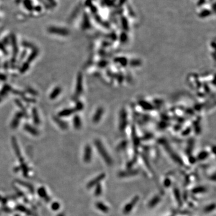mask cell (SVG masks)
<instances>
[{"label":"cell","instance_id":"1","mask_svg":"<svg viewBox=\"0 0 216 216\" xmlns=\"http://www.w3.org/2000/svg\"><path fill=\"white\" fill-rule=\"evenodd\" d=\"M95 146L97 147L98 151H99L100 154L102 156V158L103 159V160L106 162L107 164L110 166L112 164V161L111 158L110 157V156L108 155V153H107L105 149L104 148L103 146L102 145V144L99 142V141H97L95 142Z\"/></svg>","mask_w":216,"mask_h":216},{"label":"cell","instance_id":"2","mask_svg":"<svg viewBox=\"0 0 216 216\" xmlns=\"http://www.w3.org/2000/svg\"><path fill=\"white\" fill-rule=\"evenodd\" d=\"M48 31L50 33H52L54 34H57L59 36H66L69 35V30L66 28H62L56 27H51L48 28Z\"/></svg>","mask_w":216,"mask_h":216},{"label":"cell","instance_id":"3","mask_svg":"<svg viewBox=\"0 0 216 216\" xmlns=\"http://www.w3.org/2000/svg\"><path fill=\"white\" fill-rule=\"evenodd\" d=\"M139 199V196H135V197L133 198L132 200H131L129 203H127V204L126 205V207H124V210H123V213L127 214H128L129 213H130L131 210H132V209L133 208V207H135L136 204L137 202H138Z\"/></svg>","mask_w":216,"mask_h":216},{"label":"cell","instance_id":"4","mask_svg":"<svg viewBox=\"0 0 216 216\" xmlns=\"http://www.w3.org/2000/svg\"><path fill=\"white\" fill-rule=\"evenodd\" d=\"M105 177H106V175H105V174H104V173L100 174V175L99 176H97L96 178H95L94 179L91 180V181H90V182H88V184L87 185V188H88V189H90V188L92 187H94V185H97L98 184L100 183V181H102V180L105 178Z\"/></svg>","mask_w":216,"mask_h":216},{"label":"cell","instance_id":"5","mask_svg":"<svg viewBox=\"0 0 216 216\" xmlns=\"http://www.w3.org/2000/svg\"><path fill=\"white\" fill-rule=\"evenodd\" d=\"M12 145H13V147L14 148V151H15V153H16V156H17V157L19 158V160H20V162H21V163H23V160L21 157L20 149H19V146H18V142H17V141H16V138H12Z\"/></svg>","mask_w":216,"mask_h":216},{"label":"cell","instance_id":"6","mask_svg":"<svg viewBox=\"0 0 216 216\" xmlns=\"http://www.w3.org/2000/svg\"><path fill=\"white\" fill-rule=\"evenodd\" d=\"M91 157H92V149L89 145L85 146V151H84V160L86 163H88L91 161Z\"/></svg>","mask_w":216,"mask_h":216},{"label":"cell","instance_id":"7","mask_svg":"<svg viewBox=\"0 0 216 216\" xmlns=\"http://www.w3.org/2000/svg\"><path fill=\"white\" fill-rule=\"evenodd\" d=\"M38 194L41 198L44 199L46 202H49L51 200V199L47 194L46 191L44 187H40L38 190Z\"/></svg>","mask_w":216,"mask_h":216},{"label":"cell","instance_id":"8","mask_svg":"<svg viewBox=\"0 0 216 216\" xmlns=\"http://www.w3.org/2000/svg\"><path fill=\"white\" fill-rule=\"evenodd\" d=\"M82 91V76L81 74H79L77 77L76 94L79 95L81 93Z\"/></svg>","mask_w":216,"mask_h":216},{"label":"cell","instance_id":"9","mask_svg":"<svg viewBox=\"0 0 216 216\" xmlns=\"http://www.w3.org/2000/svg\"><path fill=\"white\" fill-rule=\"evenodd\" d=\"M24 128L27 132L30 133V134H31L33 136H37L38 134V131L35 128H34L33 127H32L29 124H26L24 126Z\"/></svg>","mask_w":216,"mask_h":216},{"label":"cell","instance_id":"10","mask_svg":"<svg viewBox=\"0 0 216 216\" xmlns=\"http://www.w3.org/2000/svg\"><path fill=\"white\" fill-rule=\"evenodd\" d=\"M23 113L21 112H18L16 114V117L15 118L13 119V121L12 123V126L13 128H16V127L18 126V124H19V122L20 121V119L22 117Z\"/></svg>","mask_w":216,"mask_h":216},{"label":"cell","instance_id":"11","mask_svg":"<svg viewBox=\"0 0 216 216\" xmlns=\"http://www.w3.org/2000/svg\"><path fill=\"white\" fill-rule=\"evenodd\" d=\"M95 207L100 211L103 212L105 213H107L109 212V208H108V207L102 202H97L95 203Z\"/></svg>","mask_w":216,"mask_h":216},{"label":"cell","instance_id":"12","mask_svg":"<svg viewBox=\"0 0 216 216\" xmlns=\"http://www.w3.org/2000/svg\"><path fill=\"white\" fill-rule=\"evenodd\" d=\"M139 174V171L138 170H132V171H128L127 172H124L120 174V176L121 177H127L129 176L136 175Z\"/></svg>","mask_w":216,"mask_h":216},{"label":"cell","instance_id":"13","mask_svg":"<svg viewBox=\"0 0 216 216\" xmlns=\"http://www.w3.org/2000/svg\"><path fill=\"white\" fill-rule=\"evenodd\" d=\"M73 112H74V110L72 109H66L61 111L59 113L58 115L61 117H69V116H70V115H72L73 113Z\"/></svg>","mask_w":216,"mask_h":216},{"label":"cell","instance_id":"14","mask_svg":"<svg viewBox=\"0 0 216 216\" xmlns=\"http://www.w3.org/2000/svg\"><path fill=\"white\" fill-rule=\"evenodd\" d=\"M61 92V88L60 87H56L55 89L54 90V91H52V93L50 95V98L51 99H55V98L57 97L59 95V94Z\"/></svg>","mask_w":216,"mask_h":216},{"label":"cell","instance_id":"15","mask_svg":"<svg viewBox=\"0 0 216 216\" xmlns=\"http://www.w3.org/2000/svg\"><path fill=\"white\" fill-rule=\"evenodd\" d=\"M160 201V196H156L154 198L151 200V201L149 202L148 203V207L149 208H153L154 207L157 203H159V202Z\"/></svg>","mask_w":216,"mask_h":216},{"label":"cell","instance_id":"16","mask_svg":"<svg viewBox=\"0 0 216 216\" xmlns=\"http://www.w3.org/2000/svg\"><path fill=\"white\" fill-rule=\"evenodd\" d=\"M32 115H33V121L36 124H38L40 123V118L38 115V112L36 108H33L32 110Z\"/></svg>","mask_w":216,"mask_h":216},{"label":"cell","instance_id":"17","mask_svg":"<svg viewBox=\"0 0 216 216\" xmlns=\"http://www.w3.org/2000/svg\"><path fill=\"white\" fill-rule=\"evenodd\" d=\"M55 121L56 122V124L58 125L62 129H66L67 128V125L65 122L62 121V120H59V118H54Z\"/></svg>","mask_w":216,"mask_h":216},{"label":"cell","instance_id":"18","mask_svg":"<svg viewBox=\"0 0 216 216\" xmlns=\"http://www.w3.org/2000/svg\"><path fill=\"white\" fill-rule=\"evenodd\" d=\"M73 124L74 126L76 128H79L81 127V120H80L79 117L78 116H76L73 118Z\"/></svg>","mask_w":216,"mask_h":216},{"label":"cell","instance_id":"19","mask_svg":"<svg viewBox=\"0 0 216 216\" xmlns=\"http://www.w3.org/2000/svg\"><path fill=\"white\" fill-rule=\"evenodd\" d=\"M20 168L22 170L23 174L25 177H27L28 173V168L27 166L25 164V163H22L21 165L20 166Z\"/></svg>","mask_w":216,"mask_h":216},{"label":"cell","instance_id":"20","mask_svg":"<svg viewBox=\"0 0 216 216\" xmlns=\"http://www.w3.org/2000/svg\"><path fill=\"white\" fill-rule=\"evenodd\" d=\"M174 195H175V199L177 200V202H178L180 205L181 204V197H180V192L177 189H175L174 190Z\"/></svg>","mask_w":216,"mask_h":216},{"label":"cell","instance_id":"21","mask_svg":"<svg viewBox=\"0 0 216 216\" xmlns=\"http://www.w3.org/2000/svg\"><path fill=\"white\" fill-rule=\"evenodd\" d=\"M102 185H100V184H98L97 185L96 188H95V196H99V195H101V193H102Z\"/></svg>","mask_w":216,"mask_h":216},{"label":"cell","instance_id":"22","mask_svg":"<svg viewBox=\"0 0 216 216\" xmlns=\"http://www.w3.org/2000/svg\"><path fill=\"white\" fill-rule=\"evenodd\" d=\"M206 190L205 188H204L203 187H198L197 188H195L192 192L194 193H203Z\"/></svg>","mask_w":216,"mask_h":216},{"label":"cell","instance_id":"23","mask_svg":"<svg viewBox=\"0 0 216 216\" xmlns=\"http://www.w3.org/2000/svg\"><path fill=\"white\" fill-rule=\"evenodd\" d=\"M37 54H38V52H37V51H34V52H33V53H32L31 55H30V56H29L28 59V60H27V63H30V62L32 61H33V59H35V58L36 57V56H37Z\"/></svg>","mask_w":216,"mask_h":216},{"label":"cell","instance_id":"24","mask_svg":"<svg viewBox=\"0 0 216 216\" xmlns=\"http://www.w3.org/2000/svg\"><path fill=\"white\" fill-rule=\"evenodd\" d=\"M208 156V153L207 152H202L200 153L198 156V159L199 160H203L205 159Z\"/></svg>","mask_w":216,"mask_h":216},{"label":"cell","instance_id":"25","mask_svg":"<svg viewBox=\"0 0 216 216\" xmlns=\"http://www.w3.org/2000/svg\"><path fill=\"white\" fill-rule=\"evenodd\" d=\"M12 43H13V52L15 54H17L18 52V48H17V45H16V41L15 39V37L12 38Z\"/></svg>","mask_w":216,"mask_h":216},{"label":"cell","instance_id":"26","mask_svg":"<svg viewBox=\"0 0 216 216\" xmlns=\"http://www.w3.org/2000/svg\"><path fill=\"white\" fill-rule=\"evenodd\" d=\"M24 3L25 5V7L27 9H28V10H31V9H33V7H32L31 3L30 2V1H28V0H25Z\"/></svg>","mask_w":216,"mask_h":216},{"label":"cell","instance_id":"27","mask_svg":"<svg viewBox=\"0 0 216 216\" xmlns=\"http://www.w3.org/2000/svg\"><path fill=\"white\" fill-rule=\"evenodd\" d=\"M215 208V205L213 204V205H210L208 206L205 209V213H208V212H211L213 211L214 209Z\"/></svg>","mask_w":216,"mask_h":216},{"label":"cell","instance_id":"28","mask_svg":"<svg viewBox=\"0 0 216 216\" xmlns=\"http://www.w3.org/2000/svg\"><path fill=\"white\" fill-rule=\"evenodd\" d=\"M28 63H26L25 64H23V65L22 66V67L21 69H20V72H21V73H24L26 71V70H28V69L29 66H28Z\"/></svg>","mask_w":216,"mask_h":216},{"label":"cell","instance_id":"29","mask_svg":"<svg viewBox=\"0 0 216 216\" xmlns=\"http://www.w3.org/2000/svg\"><path fill=\"white\" fill-rule=\"evenodd\" d=\"M59 208V204L58 202H54L52 205V209L54 211H56Z\"/></svg>","mask_w":216,"mask_h":216},{"label":"cell","instance_id":"30","mask_svg":"<svg viewBox=\"0 0 216 216\" xmlns=\"http://www.w3.org/2000/svg\"><path fill=\"white\" fill-rule=\"evenodd\" d=\"M170 184H171V181H170L169 179H166L165 180V181H164V185H165V186H169Z\"/></svg>","mask_w":216,"mask_h":216},{"label":"cell","instance_id":"31","mask_svg":"<svg viewBox=\"0 0 216 216\" xmlns=\"http://www.w3.org/2000/svg\"><path fill=\"white\" fill-rule=\"evenodd\" d=\"M48 1H49V2L51 4H53L54 5H55V4H56V3H55V2L54 1V0H48Z\"/></svg>","mask_w":216,"mask_h":216},{"label":"cell","instance_id":"32","mask_svg":"<svg viewBox=\"0 0 216 216\" xmlns=\"http://www.w3.org/2000/svg\"><path fill=\"white\" fill-rule=\"evenodd\" d=\"M57 216H64V214H63V213H61V214H58V215Z\"/></svg>","mask_w":216,"mask_h":216},{"label":"cell","instance_id":"33","mask_svg":"<svg viewBox=\"0 0 216 216\" xmlns=\"http://www.w3.org/2000/svg\"><path fill=\"white\" fill-rule=\"evenodd\" d=\"M0 102H1V99H0Z\"/></svg>","mask_w":216,"mask_h":216}]
</instances>
